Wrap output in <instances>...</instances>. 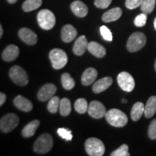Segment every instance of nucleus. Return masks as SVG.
I'll return each mask as SVG.
<instances>
[{
	"mask_svg": "<svg viewBox=\"0 0 156 156\" xmlns=\"http://www.w3.org/2000/svg\"><path fill=\"white\" fill-rule=\"evenodd\" d=\"M155 0H142L141 5V10L142 12L146 14H150L155 7Z\"/></svg>",
	"mask_w": 156,
	"mask_h": 156,
	"instance_id": "c756f323",
	"label": "nucleus"
},
{
	"mask_svg": "<svg viewBox=\"0 0 156 156\" xmlns=\"http://www.w3.org/2000/svg\"><path fill=\"white\" fill-rule=\"evenodd\" d=\"M13 103L17 108L25 112H29L33 109V103L26 98L19 95L13 101Z\"/></svg>",
	"mask_w": 156,
	"mask_h": 156,
	"instance_id": "ddd939ff",
	"label": "nucleus"
},
{
	"mask_svg": "<svg viewBox=\"0 0 156 156\" xmlns=\"http://www.w3.org/2000/svg\"><path fill=\"white\" fill-rule=\"evenodd\" d=\"M89 43L87 42L86 37L85 36H81L77 38L73 46V52L75 55L81 56L85 53V51L87 49Z\"/></svg>",
	"mask_w": 156,
	"mask_h": 156,
	"instance_id": "4468645a",
	"label": "nucleus"
},
{
	"mask_svg": "<svg viewBox=\"0 0 156 156\" xmlns=\"http://www.w3.org/2000/svg\"><path fill=\"white\" fill-rule=\"evenodd\" d=\"M154 28H155V30H156V17H155V20H154Z\"/></svg>",
	"mask_w": 156,
	"mask_h": 156,
	"instance_id": "a19ab883",
	"label": "nucleus"
},
{
	"mask_svg": "<svg viewBox=\"0 0 156 156\" xmlns=\"http://www.w3.org/2000/svg\"><path fill=\"white\" fill-rule=\"evenodd\" d=\"M98 76V72L95 68L90 67L85 70L81 77L82 84L85 86L91 85L95 80Z\"/></svg>",
	"mask_w": 156,
	"mask_h": 156,
	"instance_id": "6ab92c4d",
	"label": "nucleus"
},
{
	"mask_svg": "<svg viewBox=\"0 0 156 156\" xmlns=\"http://www.w3.org/2000/svg\"><path fill=\"white\" fill-rule=\"evenodd\" d=\"M19 48L15 45H9L4 50L2 54V58L6 62H12L16 59L19 55Z\"/></svg>",
	"mask_w": 156,
	"mask_h": 156,
	"instance_id": "f3484780",
	"label": "nucleus"
},
{
	"mask_svg": "<svg viewBox=\"0 0 156 156\" xmlns=\"http://www.w3.org/2000/svg\"><path fill=\"white\" fill-rule=\"evenodd\" d=\"M2 35H3V28H2V25H0V37H2Z\"/></svg>",
	"mask_w": 156,
	"mask_h": 156,
	"instance_id": "58836bf2",
	"label": "nucleus"
},
{
	"mask_svg": "<svg viewBox=\"0 0 156 156\" xmlns=\"http://www.w3.org/2000/svg\"><path fill=\"white\" fill-rule=\"evenodd\" d=\"M40 124V122L38 120H34L30 123H28L26 126L23 128L22 131V134L24 137H30L34 136L36 129H38Z\"/></svg>",
	"mask_w": 156,
	"mask_h": 156,
	"instance_id": "b1692460",
	"label": "nucleus"
},
{
	"mask_svg": "<svg viewBox=\"0 0 156 156\" xmlns=\"http://www.w3.org/2000/svg\"><path fill=\"white\" fill-rule=\"evenodd\" d=\"M148 136L150 139L156 140V119L153 120L148 128Z\"/></svg>",
	"mask_w": 156,
	"mask_h": 156,
	"instance_id": "f704fd0d",
	"label": "nucleus"
},
{
	"mask_svg": "<svg viewBox=\"0 0 156 156\" xmlns=\"http://www.w3.org/2000/svg\"><path fill=\"white\" fill-rule=\"evenodd\" d=\"M49 58L52 67L55 69H60L67 64L68 57L65 51L60 48H54L50 51Z\"/></svg>",
	"mask_w": 156,
	"mask_h": 156,
	"instance_id": "423d86ee",
	"label": "nucleus"
},
{
	"mask_svg": "<svg viewBox=\"0 0 156 156\" xmlns=\"http://www.w3.org/2000/svg\"><path fill=\"white\" fill-rule=\"evenodd\" d=\"M122 10L120 7H115L109 9L102 16V20L105 23H110L113 21H116L119 20L122 16Z\"/></svg>",
	"mask_w": 156,
	"mask_h": 156,
	"instance_id": "aec40b11",
	"label": "nucleus"
},
{
	"mask_svg": "<svg viewBox=\"0 0 156 156\" xmlns=\"http://www.w3.org/2000/svg\"><path fill=\"white\" fill-rule=\"evenodd\" d=\"M17 0H7V2H8L10 4H13V3H15Z\"/></svg>",
	"mask_w": 156,
	"mask_h": 156,
	"instance_id": "ea45409f",
	"label": "nucleus"
},
{
	"mask_svg": "<svg viewBox=\"0 0 156 156\" xmlns=\"http://www.w3.org/2000/svg\"><path fill=\"white\" fill-rule=\"evenodd\" d=\"M113 83V80L111 77L101 78L93 84V90L95 93H100L108 88Z\"/></svg>",
	"mask_w": 156,
	"mask_h": 156,
	"instance_id": "2eb2a0df",
	"label": "nucleus"
},
{
	"mask_svg": "<svg viewBox=\"0 0 156 156\" xmlns=\"http://www.w3.org/2000/svg\"><path fill=\"white\" fill-rule=\"evenodd\" d=\"M62 83L64 88L67 90H72L75 85V80L69 73H64L62 75Z\"/></svg>",
	"mask_w": 156,
	"mask_h": 156,
	"instance_id": "bb28decb",
	"label": "nucleus"
},
{
	"mask_svg": "<svg viewBox=\"0 0 156 156\" xmlns=\"http://www.w3.org/2000/svg\"><path fill=\"white\" fill-rule=\"evenodd\" d=\"M60 99L57 96H53L48 101L47 105L48 111L51 114H56L59 108Z\"/></svg>",
	"mask_w": 156,
	"mask_h": 156,
	"instance_id": "c85d7f7f",
	"label": "nucleus"
},
{
	"mask_svg": "<svg viewBox=\"0 0 156 156\" xmlns=\"http://www.w3.org/2000/svg\"><path fill=\"white\" fill-rule=\"evenodd\" d=\"M77 30L72 25H65L62 30V39L64 42L69 43L77 37Z\"/></svg>",
	"mask_w": 156,
	"mask_h": 156,
	"instance_id": "dca6fc26",
	"label": "nucleus"
},
{
	"mask_svg": "<svg viewBox=\"0 0 156 156\" xmlns=\"http://www.w3.org/2000/svg\"><path fill=\"white\" fill-rule=\"evenodd\" d=\"M59 112L62 116H67L71 113V103L67 98H64L60 101Z\"/></svg>",
	"mask_w": 156,
	"mask_h": 156,
	"instance_id": "a878e982",
	"label": "nucleus"
},
{
	"mask_svg": "<svg viewBox=\"0 0 156 156\" xmlns=\"http://www.w3.org/2000/svg\"><path fill=\"white\" fill-rule=\"evenodd\" d=\"M122 103H127V101L125 100V99H122Z\"/></svg>",
	"mask_w": 156,
	"mask_h": 156,
	"instance_id": "79ce46f5",
	"label": "nucleus"
},
{
	"mask_svg": "<svg viewBox=\"0 0 156 156\" xmlns=\"http://www.w3.org/2000/svg\"><path fill=\"white\" fill-rule=\"evenodd\" d=\"M37 20L39 26L46 30H51L56 24L55 15L48 9H42L38 13Z\"/></svg>",
	"mask_w": 156,
	"mask_h": 156,
	"instance_id": "f03ea898",
	"label": "nucleus"
},
{
	"mask_svg": "<svg viewBox=\"0 0 156 156\" xmlns=\"http://www.w3.org/2000/svg\"><path fill=\"white\" fill-rule=\"evenodd\" d=\"M145 106L142 102H136L134 103L131 111L132 119L134 122L140 120V119L145 113Z\"/></svg>",
	"mask_w": 156,
	"mask_h": 156,
	"instance_id": "5701e85b",
	"label": "nucleus"
},
{
	"mask_svg": "<svg viewBox=\"0 0 156 156\" xmlns=\"http://www.w3.org/2000/svg\"><path fill=\"white\" fill-rule=\"evenodd\" d=\"M6 98H7V97H6V95L5 93H0V106H2L4 103H5V102L6 101Z\"/></svg>",
	"mask_w": 156,
	"mask_h": 156,
	"instance_id": "4c0bfd02",
	"label": "nucleus"
},
{
	"mask_svg": "<svg viewBox=\"0 0 156 156\" xmlns=\"http://www.w3.org/2000/svg\"><path fill=\"white\" fill-rule=\"evenodd\" d=\"M57 133L58 135L61 136L63 139L70 141L73 139V134H72V132L69 129L65 128H59L58 129Z\"/></svg>",
	"mask_w": 156,
	"mask_h": 156,
	"instance_id": "473e14b6",
	"label": "nucleus"
},
{
	"mask_svg": "<svg viewBox=\"0 0 156 156\" xmlns=\"http://www.w3.org/2000/svg\"><path fill=\"white\" fill-rule=\"evenodd\" d=\"M156 113V96L153 95L148 99L145 107V118L150 119L153 117Z\"/></svg>",
	"mask_w": 156,
	"mask_h": 156,
	"instance_id": "4be33fe9",
	"label": "nucleus"
},
{
	"mask_svg": "<svg viewBox=\"0 0 156 156\" xmlns=\"http://www.w3.org/2000/svg\"><path fill=\"white\" fill-rule=\"evenodd\" d=\"M42 5V0H26L23 4V9L25 12H30L38 9Z\"/></svg>",
	"mask_w": 156,
	"mask_h": 156,
	"instance_id": "393cba45",
	"label": "nucleus"
},
{
	"mask_svg": "<svg viewBox=\"0 0 156 156\" xmlns=\"http://www.w3.org/2000/svg\"><path fill=\"white\" fill-rule=\"evenodd\" d=\"M147 41L146 36L141 32L132 34L128 39L126 48L129 52H136L142 49Z\"/></svg>",
	"mask_w": 156,
	"mask_h": 156,
	"instance_id": "20e7f679",
	"label": "nucleus"
},
{
	"mask_svg": "<svg viewBox=\"0 0 156 156\" xmlns=\"http://www.w3.org/2000/svg\"><path fill=\"white\" fill-rule=\"evenodd\" d=\"M87 50L90 54L96 56L98 58H103L106 55V48H105L102 45L98 43L92 41L90 42L87 46Z\"/></svg>",
	"mask_w": 156,
	"mask_h": 156,
	"instance_id": "412c9836",
	"label": "nucleus"
},
{
	"mask_svg": "<svg viewBox=\"0 0 156 156\" xmlns=\"http://www.w3.org/2000/svg\"><path fill=\"white\" fill-rule=\"evenodd\" d=\"M56 92V87L52 83H47L41 87L38 92V100L42 102L50 100L55 95Z\"/></svg>",
	"mask_w": 156,
	"mask_h": 156,
	"instance_id": "9b49d317",
	"label": "nucleus"
},
{
	"mask_svg": "<svg viewBox=\"0 0 156 156\" xmlns=\"http://www.w3.org/2000/svg\"><path fill=\"white\" fill-rule=\"evenodd\" d=\"M9 77L15 84L20 86H25L28 83V76L26 72L20 66H14L9 70Z\"/></svg>",
	"mask_w": 156,
	"mask_h": 156,
	"instance_id": "0eeeda50",
	"label": "nucleus"
},
{
	"mask_svg": "<svg viewBox=\"0 0 156 156\" xmlns=\"http://www.w3.org/2000/svg\"><path fill=\"white\" fill-rule=\"evenodd\" d=\"M106 119L110 125L115 127H123L127 124L128 119L126 115L122 111L112 108L108 111L105 115Z\"/></svg>",
	"mask_w": 156,
	"mask_h": 156,
	"instance_id": "f257e3e1",
	"label": "nucleus"
},
{
	"mask_svg": "<svg viewBox=\"0 0 156 156\" xmlns=\"http://www.w3.org/2000/svg\"><path fill=\"white\" fill-rule=\"evenodd\" d=\"M85 148L87 153L90 156H102L106 149L103 142L95 137H90L85 141Z\"/></svg>",
	"mask_w": 156,
	"mask_h": 156,
	"instance_id": "7ed1b4c3",
	"label": "nucleus"
},
{
	"mask_svg": "<svg viewBox=\"0 0 156 156\" xmlns=\"http://www.w3.org/2000/svg\"><path fill=\"white\" fill-rule=\"evenodd\" d=\"M147 14H146V13H144V12L138 15L137 16L135 17V19H134V25H135L136 27L145 26L147 19Z\"/></svg>",
	"mask_w": 156,
	"mask_h": 156,
	"instance_id": "2f4dec72",
	"label": "nucleus"
},
{
	"mask_svg": "<svg viewBox=\"0 0 156 156\" xmlns=\"http://www.w3.org/2000/svg\"><path fill=\"white\" fill-rule=\"evenodd\" d=\"M71 9L76 16L79 17H84L87 15L88 8L85 3L81 1H75L71 4Z\"/></svg>",
	"mask_w": 156,
	"mask_h": 156,
	"instance_id": "a211bd4d",
	"label": "nucleus"
},
{
	"mask_svg": "<svg viewBox=\"0 0 156 156\" xmlns=\"http://www.w3.org/2000/svg\"><path fill=\"white\" fill-rule=\"evenodd\" d=\"M88 104L85 98H79L75 103V109L79 114H83L88 111Z\"/></svg>",
	"mask_w": 156,
	"mask_h": 156,
	"instance_id": "cd10ccee",
	"label": "nucleus"
},
{
	"mask_svg": "<svg viewBox=\"0 0 156 156\" xmlns=\"http://www.w3.org/2000/svg\"><path fill=\"white\" fill-rule=\"evenodd\" d=\"M142 3V0H126L125 5L126 8L129 9H133L141 6Z\"/></svg>",
	"mask_w": 156,
	"mask_h": 156,
	"instance_id": "c9c22d12",
	"label": "nucleus"
},
{
	"mask_svg": "<svg viewBox=\"0 0 156 156\" xmlns=\"http://www.w3.org/2000/svg\"><path fill=\"white\" fill-rule=\"evenodd\" d=\"M19 37L23 42L28 45H35L38 41V37L33 30L27 28H23L18 32Z\"/></svg>",
	"mask_w": 156,
	"mask_h": 156,
	"instance_id": "f8f14e48",
	"label": "nucleus"
},
{
	"mask_svg": "<svg viewBox=\"0 0 156 156\" xmlns=\"http://www.w3.org/2000/svg\"><path fill=\"white\" fill-rule=\"evenodd\" d=\"M19 122V117L16 114L12 113L6 114L0 121V129L2 132L8 133L18 125Z\"/></svg>",
	"mask_w": 156,
	"mask_h": 156,
	"instance_id": "6e6552de",
	"label": "nucleus"
},
{
	"mask_svg": "<svg viewBox=\"0 0 156 156\" xmlns=\"http://www.w3.org/2000/svg\"><path fill=\"white\" fill-rule=\"evenodd\" d=\"M88 114L93 118L99 119L105 116L106 110L103 103L98 101H93L88 106Z\"/></svg>",
	"mask_w": 156,
	"mask_h": 156,
	"instance_id": "9d476101",
	"label": "nucleus"
},
{
	"mask_svg": "<svg viewBox=\"0 0 156 156\" xmlns=\"http://www.w3.org/2000/svg\"><path fill=\"white\" fill-rule=\"evenodd\" d=\"M117 83L123 90L131 92L135 86V82L132 76L126 72H122L117 76Z\"/></svg>",
	"mask_w": 156,
	"mask_h": 156,
	"instance_id": "1a4fd4ad",
	"label": "nucleus"
},
{
	"mask_svg": "<svg viewBox=\"0 0 156 156\" xmlns=\"http://www.w3.org/2000/svg\"><path fill=\"white\" fill-rule=\"evenodd\" d=\"M112 0H95V5L98 8L106 9L112 3Z\"/></svg>",
	"mask_w": 156,
	"mask_h": 156,
	"instance_id": "e433bc0d",
	"label": "nucleus"
},
{
	"mask_svg": "<svg viewBox=\"0 0 156 156\" xmlns=\"http://www.w3.org/2000/svg\"><path fill=\"white\" fill-rule=\"evenodd\" d=\"M112 156H129V147L127 145L124 144L122 146H120L118 149L116 151L112 152L111 154Z\"/></svg>",
	"mask_w": 156,
	"mask_h": 156,
	"instance_id": "7c9ffc66",
	"label": "nucleus"
},
{
	"mask_svg": "<svg viewBox=\"0 0 156 156\" xmlns=\"http://www.w3.org/2000/svg\"><path fill=\"white\" fill-rule=\"evenodd\" d=\"M155 71H156V60H155Z\"/></svg>",
	"mask_w": 156,
	"mask_h": 156,
	"instance_id": "37998d69",
	"label": "nucleus"
},
{
	"mask_svg": "<svg viewBox=\"0 0 156 156\" xmlns=\"http://www.w3.org/2000/svg\"><path fill=\"white\" fill-rule=\"evenodd\" d=\"M53 147V139L48 134H43L36 140L34 150L38 154H45L49 152Z\"/></svg>",
	"mask_w": 156,
	"mask_h": 156,
	"instance_id": "39448f33",
	"label": "nucleus"
},
{
	"mask_svg": "<svg viewBox=\"0 0 156 156\" xmlns=\"http://www.w3.org/2000/svg\"><path fill=\"white\" fill-rule=\"evenodd\" d=\"M100 31H101V36H102L104 40L108 41H112L113 40L112 32H111V30H109V28H107L106 26H105V25L101 26L100 28Z\"/></svg>",
	"mask_w": 156,
	"mask_h": 156,
	"instance_id": "72a5a7b5",
	"label": "nucleus"
}]
</instances>
